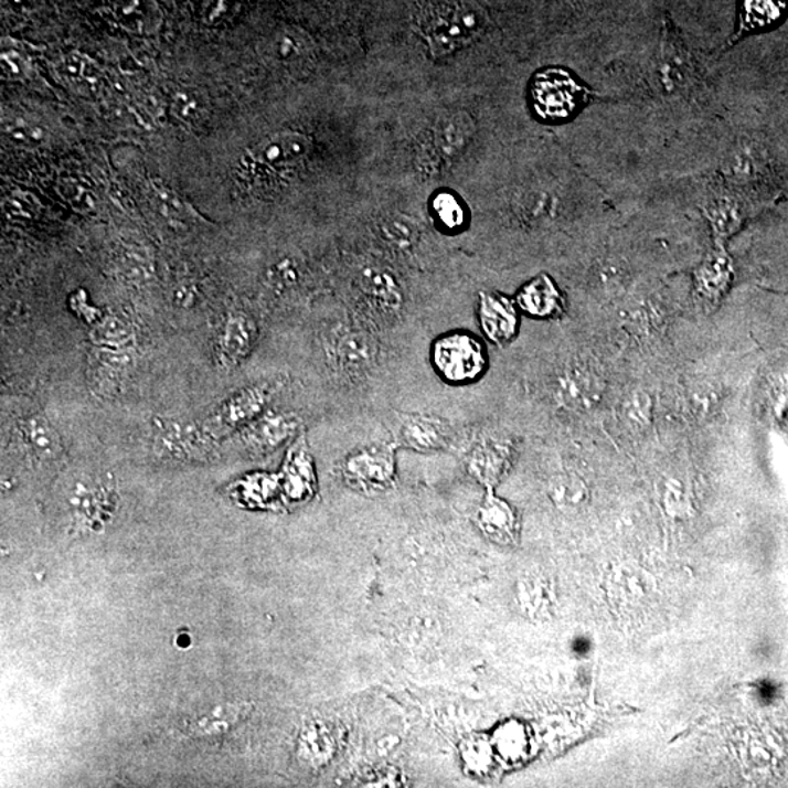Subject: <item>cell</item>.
Instances as JSON below:
<instances>
[{
	"label": "cell",
	"mask_w": 788,
	"mask_h": 788,
	"mask_svg": "<svg viewBox=\"0 0 788 788\" xmlns=\"http://www.w3.org/2000/svg\"><path fill=\"white\" fill-rule=\"evenodd\" d=\"M433 212L439 226L448 233H459L468 224L464 205L450 193H439L434 199Z\"/></svg>",
	"instance_id": "29"
},
{
	"label": "cell",
	"mask_w": 788,
	"mask_h": 788,
	"mask_svg": "<svg viewBox=\"0 0 788 788\" xmlns=\"http://www.w3.org/2000/svg\"><path fill=\"white\" fill-rule=\"evenodd\" d=\"M285 492L289 500L300 502L312 496L316 489L315 468L308 455L306 439H298L289 452L287 469H285Z\"/></svg>",
	"instance_id": "19"
},
{
	"label": "cell",
	"mask_w": 788,
	"mask_h": 788,
	"mask_svg": "<svg viewBox=\"0 0 788 788\" xmlns=\"http://www.w3.org/2000/svg\"><path fill=\"white\" fill-rule=\"evenodd\" d=\"M275 49L278 56L292 58L302 52L305 42H302L300 34L292 33V31H285V33L279 34L278 39H276Z\"/></svg>",
	"instance_id": "33"
},
{
	"label": "cell",
	"mask_w": 788,
	"mask_h": 788,
	"mask_svg": "<svg viewBox=\"0 0 788 788\" xmlns=\"http://www.w3.org/2000/svg\"><path fill=\"white\" fill-rule=\"evenodd\" d=\"M174 110L181 119L192 120L198 116L199 107L193 95L180 93L174 98Z\"/></svg>",
	"instance_id": "35"
},
{
	"label": "cell",
	"mask_w": 788,
	"mask_h": 788,
	"mask_svg": "<svg viewBox=\"0 0 788 788\" xmlns=\"http://www.w3.org/2000/svg\"><path fill=\"white\" fill-rule=\"evenodd\" d=\"M7 134L17 143L38 145L45 139L42 128L31 124V121L20 119L8 121Z\"/></svg>",
	"instance_id": "32"
},
{
	"label": "cell",
	"mask_w": 788,
	"mask_h": 788,
	"mask_svg": "<svg viewBox=\"0 0 788 788\" xmlns=\"http://www.w3.org/2000/svg\"><path fill=\"white\" fill-rule=\"evenodd\" d=\"M478 320L483 337L496 345H505L519 332L518 306L501 294L482 292L479 296Z\"/></svg>",
	"instance_id": "9"
},
{
	"label": "cell",
	"mask_w": 788,
	"mask_h": 788,
	"mask_svg": "<svg viewBox=\"0 0 788 788\" xmlns=\"http://www.w3.org/2000/svg\"><path fill=\"white\" fill-rule=\"evenodd\" d=\"M396 446L419 452L439 451L451 443V428L439 416L398 414Z\"/></svg>",
	"instance_id": "7"
},
{
	"label": "cell",
	"mask_w": 788,
	"mask_h": 788,
	"mask_svg": "<svg viewBox=\"0 0 788 788\" xmlns=\"http://www.w3.org/2000/svg\"><path fill=\"white\" fill-rule=\"evenodd\" d=\"M113 20L134 33H152L160 25L161 13L156 0H110L107 4Z\"/></svg>",
	"instance_id": "20"
},
{
	"label": "cell",
	"mask_w": 788,
	"mask_h": 788,
	"mask_svg": "<svg viewBox=\"0 0 788 788\" xmlns=\"http://www.w3.org/2000/svg\"><path fill=\"white\" fill-rule=\"evenodd\" d=\"M113 502L111 489L99 483L79 481L70 493V505L81 523L94 525L102 523L110 514Z\"/></svg>",
	"instance_id": "18"
},
{
	"label": "cell",
	"mask_w": 788,
	"mask_h": 788,
	"mask_svg": "<svg viewBox=\"0 0 788 788\" xmlns=\"http://www.w3.org/2000/svg\"><path fill=\"white\" fill-rule=\"evenodd\" d=\"M269 398L270 388L266 384L243 388L221 407L219 414L211 420L210 433H226L228 429H237L244 425L247 427L263 415Z\"/></svg>",
	"instance_id": "10"
},
{
	"label": "cell",
	"mask_w": 788,
	"mask_h": 788,
	"mask_svg": "<svg viewBox=\"0 0 788 788\" xmlns=\"http://www.w3.org/2000/svg\"><path fill=\"white\" fill-rule=\"evenodd\" d=\"M511 456L509 441H502L496 437L481 438L470 448L466 457V466L469 473L477 481L484 484V488H493L504 473Z\"/></svg>",
	"instance_id": "13"
},
{
	"label": "cell",
	"mask_w": 788,
	"mask_h": 788,
	"mask_svg": "<svg viewBox=\"0 0 788 788\" xmlns=\"http://www.w3.org/2000/svg\"><path fill=\"white\" fill-rule=\"evenodd\" d=\"M518 305L525 315L550 319L563 311V297L547 276L532 280L519 292Z\"/></svg>",
	"instance_id": "21"
},
{
	"label": "cell",
	"mask_w": 788,
	"mask_h": 788,
	"mask_svg": "<svg viewBox=\"0 0 788 788\" xmlns=\"http://www.w3.org/2000/svg\"><path fill=\"white\" fill-rule=\"evenodd\" d=\"M7 7L17 15L31 17L42 11L44 0H4Z\"/></svg>",
	"instance_id": "36"
},
{
	"label": "cell",
	"mask_w": 788,
	"mask_h": 788,
	"mask_svg": "<svg viewBox=\"0 0 788 788\" xmlns=\"http://www.w3.org/2000/svg\"><path fill=\"white\" fill-rule=\"evenodd\" d=\"M148 198L158 214L170 222L180 225L201 224L205 222L202 215L183 198L167 188L161 181L152 180L148 184Z\"/></svg>",
	"instance_id": "22"
},
{
	"label": "cell",
	"mask_w": 788,
	"mask_h": 788,
	"mask_svg": "<svg viewBox=\"0 0 788 788\" xmlns=\"http://www.w3.org/2000/svg\"><path fill=\"white\" fill-rule=\"evenodd\" d=\"M58 74L75 87H93L97 83V70L89 58L81 54H71L58 63Z\"/></svg>",
	"instance_id": "30"
},
{
	"label": "cell",
	"mask_w": 788,
	"mask_h": 788,
	"mask_svg": "<svg viewBox=\"0 0 788 788\" xmlns=\"http://www.w3.org/2000/svg\"><path fill=\"white\" fill-rule=\"evenodd\" d=\"M432 364L443 382L452 386L472 384L487 373V348L475 334L452 330L433 342Z\"/></svg>",
	"instance_id": "2"
},
{
	"label": "cell",
	"mask_w": 788,
	"mask_h": 788,
	"mask_svg": "<svg viewBox=\"0 0 788 788\" xmlns=\"http://www.w3.org/2000/svg\"><path fill=\"white\" fill-rule=\"evenodd\" d=\"M22 433L30 451L39 460L53 461L62 455V443L49 420L43 415H33L22 424Z\"/></svg>",
	"instance_id": "24"
},
{
	"label": "cell",
	"mask_w": 788,
	"mask_h": 788,
	"mask_svg": "<svg viewBox=\"0 0 788 788\" xmlns=\"http://www.w3.org/2000/svg\"><path fill=\"white\" fill-rule=\"evenodd\" d=\"M203 432L189 425L179 423H167L158 429V450L167 452L169 456L183 457L196 455L205 446Z\"/></svg>",
	"instance_id": "23"
},
{
	"label": "cell",
	"mask_w": 788,
	"mask_h": 788,
	"mask_svg": "<svg viewBox=\"0 0 788 788\" xmlns=\"http://www.w3.org/2000/svg\"><path fill=\"white\" fill-rule=\"evenodd\" d=\"M256 339L257 328L251 317L231 316L221 330L219 348H216L220 364L225 369L237 366L252 352Z\"/></svg>",
	"instance_id": "14"
},
{
	"label": "cell",
	"mask_w": 788,
	"mask_h": 788,
	"mask_svg": "<svg viewBox=\"0 0 788 788\" xmlns=\"http://www.w3.org/2000/svg\"><path fill=\"white\" fill-rule=\"evenodd\" d=\"M695 81L696 71L690 50L668 21L663 26L661 52L653 71V85L661 93H685Z\"/></svg>",
	"instance_id": "4"
},
{
	"label": "cell",
	"mask_w": 788,
	"mask_h": 788,
	"mask_svg": "<svg viewBox=\"0 0 788 788\" xmlns=\"http://www.w3.org/2000/svg\"><path fill=\"white\" fill-rule=\"evenodd\" d=\"M396 444L356 448L343 459L341 477L348 487L364 496H380L396 483Z\"/></svg>",
	"instance_id": "3"
},
{
	"label": "cell",
	"mask_w": 788,
	"mask_h": 788,
	"mask_svg": "<svg viewBox=\"0 0 788 788\" xmlns=\"http://www.w3.org/2000/svg\"><path fill=\"white\" fill-rule=\"evenodd\" d=\"M246 715V705L242 702L222 701L206 706L183 720L181 731L193 739H214L228 735Z\"/></svg>",
	"instance_id": "11"
},
{
	"label": "cell",
	"mask_w": 788,
	"mask_h": 788,
	"mask_svg": "<svg viewBox=\"0 0 788 788\" xmlns=\"http://www.w3.org/2000/svg\"><path fill=\"white\" fill-rule=\"evenodd\" d=\"M135 360L130 348L95 347L89 353L88 382L99 397H111L124 387Z\"/></svg>",
	"instance_id": "6"
},
{
	"label": "cell",
	"mask_w": 788,
	"mask_h": 788,
	"mask_svg": "<svg viewBox=\"0 0 788 788\" xmlns=\"http://www.w3.org/2000/svg\"><path fill=\"white\" fill-rule=\"evenodd\" d=\"M333 347L334 364L348 375H360L370 370L377 352L373 339L361 330L339 333Z\"/></svg>",
	"instance_id": "16"
},
{
	"label": "cell",
	"mask_w": 788,
	"mask_h": 788,
	"mask_svg": "<svg viewBox=\"0 0 788 788\" xmlns=\"http://www.w3.org/2000/svg\"><path fill=\"white\" fill-rule=\"evenodd\" d=\"M2 63L4 75H7L8 78H22V76L26 74V70H29V65H26L24 58L15 52L3 54Z\"/></svg>",
	"instance_id": "34"
},
{
	"label": "cell",
	"mask_w": 788,
	"mask_h": 788,
	"mask_svg": "<svg viewBox=\"0 0 788 788\" xmlns=\"http://www.w3.org/2000/svg\"><path fill=\"white\" fill-rule=\"evenodd\" d=\"M310 139L298 131H283L263 140L252 153L253 162L267 170H287L307 156Z\"/></svg>",
	"instance_id": "12"
},
{
	"label": "cell",
	"mask_w": 788,
	"mask_h": 788,
	"mask_svg": "<svg viewBox=\"0 0 788 788\" xmlns=\"http://www.w3.org/2000/svg\"><path fill=\"white\" fill-rule=\"evenodd\" d=\"M597 386L587 371L571 370L560 380L558 396L569 407H584L595 402Z\"/></svg>",
	"instance_id": "25"
},
{
	"label": "cell",
	"mask_w": 788,
	"mask_h": 788,
	"mask_svg": "<svg viewBox=\"0 0 788 788\" xmlns=\"http://www.w3.org/2000/svg\"><path fill=\"white\" fill-rule=\"evenodd\" d=\"M361 288L366 297L387 310H394L401 306L402 296L398 291L396 280L386 271L377 269H366L361 276Z\"/></svg>",
	"instance_id": "26"
},
{
	"label": "cell",
	"mask_w": 788,
	"mask_h": 788,
	"mask_svg": "<svg viewBox=\"0 0 788 788\" xmlns=\"http://www.w3.org/2000/svg\"><path fill=\"white\" fill-rule=\"evenodd\" d=\"M382 234L386 242L398 248L409 247L416 238L414 226L405 219H388L382 226Z\"/></svg>",
	"instance_id": "31"
},
{
	"label": "cell",
	"mask_w": 788,
	"mask_h": 788,
	"mask_svg": "<svg viewBox=\"0 0 788 788\" xmlns=\"http://www.w3.org/2000/svg\"><path fill=\"white\" fill-rule=\"evenodd\" d=\"M473 130V120L466 113H452V115L444 116L429 130L423 148H420V167L428 173L437 171L443 162L450 161L466 147V143L472 138Z\"/></svg>",
	"instance_id": "5"
},
{
	"label": "cell",
	"mask_w": 788,
	"mask_h": 788,
	"mask_svg": "<svg viewBox=\"0 0 788 788\" xmlns=\"http://www.w3.org/2000/svg\"><path fill=\"white\" fill-rule=\"evenodd\" d=\"M483 20L472 4L443 0L424 12L420 30L437 56H444L473 42L482 33Z\"/></svg>",
	"instance_id": "1"
},
{
	"label": "cell",
	"mask_w": 788,
	"mask_h": 788,
	"mask_svg": "<svg viewBox=\"0 0 788 788\" xmlns=\"http://www.w3.org/2000/svg\"><path fill=\"white\" fill-rule=\"evenodd\" d=\"M135 333L129 323L119 317L110 316L99 321L90 332V341L95 347L131 348Z\"/></svg>",
	"instance_id": "28"
},
{
	"label": "cell",
	"mask_w": 788,
	"mask_h": 788,
	"mask_svg": "<svg viewBox=\"0 0 788 788\" xmlns=\"http://www.w3.org/2000/svg\"><path fill=\"white\" fill-rule=\"evenodd\" d=\"M298 419L280 412H266L247 425L244 441L252 450L267 452L283 446L298 429Z\"/></svg>",
	"instance_id": "15"
},
{
	"label": "cell",
	"mask_w": 788,
	"mask_h": 788,
	"mask_svg": "<svg viewBox=\"0 0 788 788\" xmlns=\"http://www.w3.org/2000/svg\"><path fill=\"white\" fill-rule=\"evenodd\" d=\"M785 7V0H744L741 30L737 35L771 25L773 22L780 20Z\"/></svg>",
	"instance_id": "27"
},
{
	"label": "cell",
	"mask_w": 788,
	"mask_h": 788,
	"mask_svg": "<svg viewBox=\"0 0 788 788\" xmlns=\"http://www.w3.org/2000/svg\"><path fill=\"white\" fill-rule=\"evenodd\" d=\"M475 524L481 529L484 536L500 543L513 541L518 529L513 509L498 498L492 488L487 489V496L475 514Z\"/></svg>",
	"instance_id": "17"
},
{
	"label": "cell",
	"mask_w": 788,
	"mask_h": 788,
	"mask_svg": "<svg viewBox=\"0 0 788 788\" xmlns=\"http://www.w3.org/2000/svg\"><path fill=\"white\" fill-rule=\"evenodd\" d=\"M533 97L543 117L563 119L578 106L582 88L563 71H547L534 81Z\"/></svg>",
	"instance_id": "8"
}]
</instances>
